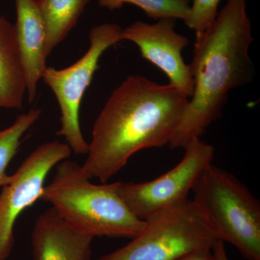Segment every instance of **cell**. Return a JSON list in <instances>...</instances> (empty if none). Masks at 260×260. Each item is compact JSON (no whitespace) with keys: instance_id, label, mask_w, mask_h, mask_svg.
Listing matches in <instances>:
<instances>
[{"instance_id":"1","label":"cell","mask_w":260,"mask_h":260,"mask_svg":"<svg viewBox=\"0 0 260 260\" xmlns=\"http://www.w3.org/2000/svg\"><path fill=\"white\" fill-rule=\"evenodd\" d=\"M189 99L169 83L128 76L111 94L94 122L81 166L85 175L104 184L140 150L169 145Z\"/></svg>"},{"instance_id":"2","label":"cell","mask_w":260,"mask_h":260,"mask_svg":"<svg viewBox=\"0 0 260 260\" xmlns=\"http://www.w3.org/2000/svg\"><path fill=\"white\" fill-rule=\"evenodd\" d=\"M254 41L246 0H228L205 31L196 36L190 66L193 93L169 143L185 148L220 119L229 94L254 79L249 56Z\"/></svg>"},{"instance_id":"3","label":"cell","mask_w":260,"mask_h":260,"mask_svg":"<svg viewBox=\"0 0 260 260\" xmlns=\"http://www.w3.org/2000/svg\"><path fill=\"white\" fill-rule=\"evenodd\" d=\"M119 181L94 184L81 166L65 159L44 186L40 200L52 205L70 226L91 237L134 238L144 220L133 215L117 192Z\"/></svg>"},{"instance_id":"4","label":"cell","mask_w":260,"mask_h":260,"mask_svg":"<svg viewBox=\"0 0 260 260\" xmlns=\"http://www.w3.org/2000/svg\"><path fill=\"white\" fill-rule=\"evenodd\" d=\"M193 201L223 242L247 260H260V203L235 176L210 164L193 188Z\"/></svg>"},{"instance_id":"5","label":"cell","mask_w":260,"mask_h":260,"mask_svg":"<svg viewBox=\"0 0 260 260\" xmlns=\"http://www.w3.org/2000/svg\"><path fill=\"white\" fill-rule=\"evenodd\" d=\"M218 241L203 210L186 199L145 220L144 229L129 244L96 260H176Z\"/></svg>"},{"instance_id":"6","label":"cell","mask_w":260,"mask_h":260,"mask_svg":"<svg viewBox=\"0 0 260 260\" xmlns=\"http://www.w3.org/2000/svg\"><path fill=\"white\" fill-rule=\"evenodd\" d=\"M122 30L116 23L93 27L89 34L90 47L74 64L63 69L47 67L42 79L55 95L60 109L61 129L56 133L64 137L72 152L88 153L89 143L84 138L80 124V109L84 94L90 86L99 61L109 48L122 41Z\"/></svg>"},{"instance_id":"7","label":"cell","mask_w":260,"mask_h":260,"mask_svg":"<svg viewBox=\"0 0 260 260\" xmlns=\"http://www.w3.org/2000/svg\"><path fill=\"white\" fill-rule=\"evenodd\" d=\"M184 150L179 164L157 179L139 184L119 181L118 194L137 218L145 221L187 199L202 173L213 162V145L201 138L191 140Z\"/></svg>"},{"instance_id":"8","label":"cell","mask_w":260,"mask_h":260,"mask_svg":"<svg viewBox=\"0 0 260 260\" xmlns=\"http://www.w3.org/2000/svg\"><path fill=\"white\" fill-rule=\"evenodd\" d=\"M71 153L69 145L58 140L39 145L3 186L0 194V260H8L11 254L19 216L40 200L49 173Z\"/></svg>"},{"instance_id":"9","label":"cell","mask_w":260,"mask_h":260,"mask_svg":"<svg viewBox=\"0 0 260 260\" xmlns=\"http://www.w3.org/2000/svg\"><path fill=\"white\" fill-rule=\"evenodd\" d=\"M175 25L174 18L160 19L153 24L138 20L123 29L122 40L138 46L141 56L162 70L170 85L190 99L193 93L190 66L182 56L189 39L176 31Z\"/></svg>"},{"instance_id":"10","label":"cell","mask_w":260,"mask_h":260,"mask_svg":"<svg viewBox=\"0 0 260 260\" xmlns=\"http://www.w3.org/2000/svg\"><path fill=\"white\" fill-rule=\"evenodd\" d=\"M94 237L70 226L54 208L39 215L31 233L34 260H90Z\"/></svg>"},{"instance_id":"11","label":"cell","mask_w":260,"mask_h":260,"mask_svg":"<svg viewBox=\"0 0 260 260\" xmlns=\"http://www.w3.org/2000/svg\"><path fill=\"white\" fill-rule=\"evenodd\" d=\"M17 40L26 79L28 102H34L37 87L47 69V34L37 0H15Z\"/></svg>"},{"instance_id":"12","label":"cell","mask_w":260,"mask_h":260,"mask_svg":"<svg viewBox=\"0 0 260 260\" xmlns=\"http://www.w3.org/2000/svg\"><path fill=\"white\" fill-rule=\"evenodd\" d=\"M26 79L15 25L0 15V109H23Z\"/></svg>"},{"instance_id":"13","label":"cell","mask_w":260,"mask_h":260,"mask_svg":"<svg viewBox=\"0 0 260 260\" xmlns=\"http://www.w3.org/2000/svg\"><path fill=\"white\" fill-rule=\"evenodd\" d=\"M47 28V54L69 35L90 0H37Z\"/></svg>"},{"instance_id":"14","label":"cell","mask_w":260,"mask_h":260,"mask_svg":"<svg viewBox=\"0 0 260 260\" xmlns=\"http://www.w3.org/2000/svg\"><path fill=\"white\" fill-rule=\"evenodd\" d=\"M41 114V109H30L17 116L11 126L0 131V187L11 180L12 175L7 174V169L18 153L23 135L40 119Z\"/></svg>"},{"instance_id":"15","label":"cell","mask_w":260,"mask_h":260,"mask_svg":"<svg viewBox=\"0 0 260 260\" xmlns=\"http://www.w3.org/2000/svg\"><path fill=\"white\" fill-rule=\"evenodd\" d=\"M100 7L111 11L120 10L125 4L138 7L148 18L155 20L179 19L185 22L190 12L191 0H98Z\"/></svg>"},{"instance_id":"16","label":"cell","mask_w":260,"mask_h":260,"mask_svg":"<svg viewBox=\"0 0 260 260\" xmlns=\"http://www.w3.org/2000/svg\"><path fill=\"white\" fill-rule=\"evenodd\" d=\"M220 0H191L189 17L184 23L196 36L203 34L218 14Z\"/></svg>"},{"instance_id":"17","label":"cell","mask_w":260,"mask_h":260,"mask_svg":"<svg viewBox=\"0 0 260 260\" xmlns=\"http://www.w3.org/2000/svg\"><path fill=\"white\" fill-rule=\"evenodd\" d=\"M213 247H203L186 253L176 260H213Z\"/></svg>"},{"instance_id":"18","label":"cell","mask_w":260,"mask_h":260,"mask_svg":"<svg viewBox=\"0 0 260 260\" xmlns=\"http://www.w3.org/2000/svg\"><path fill=\"white\" fill-rule=\"evenodd\" d=\"M213 260H229L223 241H218L212 248Z\"/></svg>"}]
</instances>
